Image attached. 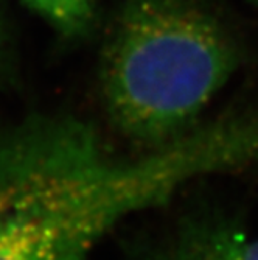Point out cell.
Returning <instances> with one entry per match:
<instances>
[{
	"instance_id": "52a82bcc",
	"label": "cell",
	"mask_w": 258,
	"mask_h": 260,
	"mask_svg": "<svg viewBox=\"0 0 258 260\" xmlns=\"http://www.w3.org/2000/svg\"><path fill=\"white\" fill-rule=\"evenodd\" d=\"M252 2H253V4H256V5H258V0H252Z\"/></svg>"
},
{
	"instance_id": "3957f363",
	"label": "cell",
	"mask_w": 258,
	"mask_h": 260,
	"mask_svg": "<svg viewBox=\"0 0 258 260\" xmlns=\"http://www.w3.org/2000/svg\"><path fill=\"white\" fill-rule=\"evenodd\" d=\"M246 240L235 218L205 214L183 221L159 260H241Z\"/></svg>"
},
{
	"instance_id": "6da1fadb",
	"label": "cell",
	"mask_w": 258,
	"mask_h": 260,
	"mask_svg": "<svg viewBox=\"0 0 258 260\" xmlns=\"http://www.w3.org/2000/svg\"><path fill=\"white\" fill-rule=\"evenodd\" d=\"M258 165V103L135 157L112 154L87 122L31 114L0 128V260H90L134 214L199 178Z\"/></svg>"
},
{
	"instance_id": "277c9868",
	"label": "cell",
	"mask_w": 258,
	"mask_h": 260,
	"mask_svg": "<svg viewBox=\"0 0 258 260\" xmlns=\"http://www.w3.org/2000/svg\"><path fill=\"white\" fill-rule=\"evenodd\" d=\"M62 36L80 38L95 20V0H22Z\"/></svg>"
},
{
	"instance_id": "7a4b0ae2",
	"label": "cell",
	"mask_w": 258,
	"mask_h": 260,
	"mask_svg": "<svg viewBox=\"0 0 258 260\" xmlns=\"http://www.w3.org/2000/svg\"><path fill=\"white\" fill-rule=\"evenodd\" d=\"M240 61L235 39L198 0H125L101 56L103 105L120 134L160 148L199 123Z\"/></svg>"
},
{
	"instance_id": "5b68a950",
	"label": "cell",
	"mask_w": 258,
	"mask_h": 260,
	"mask_svg": "<svg viewBox=\"0 0 258 260\" xmlns=\"http://www.w3.org/2000/svg\"><path fill=\"white\" fill-rule=\"evenodd\" d=\"M241 260H258V239L256 240H246L241 252Z\"/></svg>"
},
{
	"instance_id": "8992f818",
	"label": "cell",
	"mask_w": 258,
	"mask_h": 260,
	"mask_svg": "<svg viewBox=\"0 0 258 260\" xmlns=\"http://www.w3.org/2000/svg\"><path fill=\"white\" fill-rule=\"evenodd\" d=\"M2 45H4V25H2V17H0V55H2Z\"/></svg>"
}]
</instances>
